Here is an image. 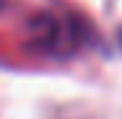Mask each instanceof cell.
<instances>
[{"label": "cell", "mask_w": 122, "mask_h": 119, "mask_svg": "<svg viewBox=\"0 0 122 119\" xmlns=\"http://www.w3.org/2000/svg\"><path fill=\"white\" fill-rule=\"evenodd\" d=\"M120 44H122V31H120Z\"/></svg>", "instance_id": "cell-1"}]
</instances>
